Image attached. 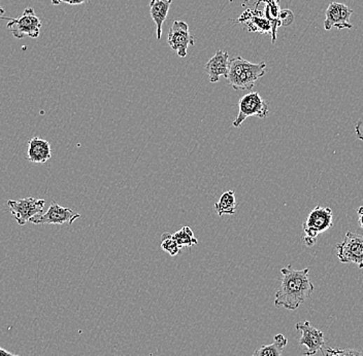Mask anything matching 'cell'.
Returning <instances> with one entry per match:
<instances>
[{"label":"cell","mask_w":363,"mask_h":356,"mask_svg":"<svg viewBox=\"0 0 363 356\" xmlns=\"http://www.w3.org/2000/svg\"><path fill=\"white\" fill-rule=\"evenodd\" d=\"M336 257L343 264H354L363 269V235L347 232L345 239L336 245Z\"/></svg>","instance_id":"8992f818"},{"label":"cell","mask_w":363,"mask_h":356,"mask_svg":"<svg viewBox=\"0 0 363 356\" xmlns=\"http://www.w3.org/2000/svg\"><path fill=\"white\" fill-rule=\"evenodd\" d=\"M249 0H246L248 2ZM260 2H264L266 4V8H264V16L272 23L273 32H272V41L273 43H275V38H277V29L281 26L279 22L280 12L281 8L279 6V1L278 0H258L256 6H259Z\"/></svg>","instance_id":"2e32d148"},{"label":"cell","mask_w":363,"mask_h":356,"mask_svg":"<svg viewBox=\"0 0 363 356\" xmlns=\"http://www.w3.org/2000/svg\"><path fill=\"white\" fill-rule=\"evenodd\" d=\"M78 218L80 213H74L71 208L60 206L55 201H52L49 209L45 213L39 214L30 220L34 225H73Z\"/></svg>","instance_id":"9c48e42d"},{"label":"cell","mask_w":363,"mask_h":356,"mask_svg":"<svg viewBox=\"0 0 363 356\" xmlns=\"http://www.w3.org/2000/svg\"><path fill=\"white\" fill-rule=\"evenodd\" d=\"M45 205V200L32 198V197L21 199V200L8 201L11 213L14 215L19 226H24L26 222H30L32 218L43 213Z\"/></svg>","instance_id":"52a82bcc"},{"label":"cell","mask_w":363,"mask_h":356,"mask_svg":"<svg viewBox=\"0 0 363 356\" xmlns=\"http://www.w3.org/2000/svg\"><path fill=\"white\" fill-rule=\"evenodd\" d=\"M270 115L268 102L260 96L258 92H251L238 102V115L233 121V127L238 128L248 118L257 117L266 119Z\"/></svg>","instance_id":"277c9868"},{"label":"cell","mask_w":363,"mask_h":356,"mask_svg":"<svg viewBox=\"0 0 363 356\" xmlns=\"http://www.w3.org/2000/svg\"><path fill=\"white\" fill-rule=\"evenodd\" d=\"M266 63H252L242 57H235L229 62L226 80L235 90L250 91L256 82L266 74Z\"/></svg>","instance_id":"7a4b0ae2"},{"label":"cell","mask_w":363,"mask_h":356,"mask_svg":"<svg viewBox=\"0 0 363 356\" xmlns=\"http://www.w3.org/2000/svg\"><path fill=\"white\" fill-rule=\"evenodd\" d=\"M278 1H280V0H278Z\"/></svg>","instance_id":"f1b7e54d"},{"label":"cell","mask_w":363,"mask_h":356,"mask_svg":"<svg viewBox=\"0 0 363 356\" xmlns=\"http://www.w3.org/2000/svg\"><path fill=\"white\" fill-rule=\"evenodd\" d=\"M334 227V213L330 207H322L317 205L309 215L307 220L303 222V230L305 233L306 246L312 248L316 244L317 237L321 233H324Z\"/></svg>","instance_id":"3957f363"},{"label":"cell","mask_w":363,"mask_h":356,"mask_svg":"<svg viewBox=\"0 0 363 356\" xmlns=\"http://www.w3.org/2000/svg\"><path fill=\"white\" fill-rule=\"evenodd\" d=\"M310 270H295L292 266L281 269L282 281L275 292V306L287 310H296L312 296L315 290L309 277Z\"/></svg>","instance_id":"6da1fadb"},{"label":"cell","mask_w":363,"mask_h":356,"mask_svg":"<svg viewBox=\"0 0 363 356\" xmlns=\"http://www.w3.org/2000/svg\"><path fill=\"white\" fill-rule=\"evenodd\" d=\"M161 248L170 257L180 255L182 248L174 238V234L164 233L161 237Z\"/></svg>","instance_id":"ffe728a7"},{"label":"cell","mask_w":363,"mask_h":356,"mask_svg":"<svg viewBox=\"0 0 363 356\" xmlns=\"http://www.w3.org/2000/svg\"><path fill=\"white\" fill-rule=\"evenodd\" d=\"M52 148L49 141L34 137L28 143L27 160L32 163L43 164L51 159Z\"/></svg>","instance_id":"5bb4252c"},{"label":"cell","mask_w":363,"mask_h":356,"mask_svg":"<svg viewBox=\"0 0 363 356\" xmlns=\"http://www.w3.org/2000/svg\"><path fill=\"white\" fill-rule=\"evenodd\" d=\"M0 356H21L17 355H13L10 351L6 350V349L0 348Z\"/></svg>","instance_id":"4316f807"},{"label":"cell","mask_w":363,"mask_h":356,"mask_svg":"<svg viewBox=\"0 0 363 356\" xmlns=\"http://www.w3.org/2000/svg\"><path fill=\"white\" fill-rule=\"evenodd\" d=\"M294 21V15H293L292 10H281L280 12L279 22L281 26H289Z\"/></svg>","instance_id":"44dd1931"},{"label":"cell","mask_w":363,"mask_h":356,"mask_svg":"<svg viewBox=\"0 0 363 356\" xmlns=\"http://www.w3.org/2000/svg\"><path fill=\"white\" fill-rule=\"evenodd\" d=\"M236 208H238V203H236L235 194L233 191L223 193L215 204V209L219 216L224 215V214L233 215L236 213Z\"/></svg>","instance_id":"ac0fdd59"},{"label":"cell","mask_w":363,"mask_h":356,"mask_svg":"<svg viewBox=\"0 0 363 356\" xmlns=\"http://www.w3.org/2000/svg\"><path fill=\"white\" fill-rule=\"evenodd\" d=\"M355 134L359 141H363V118L355 124Z\"/></svg>","instance_id":"cb8c5ba5"},{"label":"cell","mask_w":363,"mask_h":356,"mask_svg":"<svg viewBox=\"0 0 363 356\" xmlns=\"http://www.w3.org/2000/svg\"><path fill=\"white\" fill-rule=\"evenodd\" d=\"M4 10L1 8V6H0V19H4Z\"/></svg>","instance_id":"83f0119b"},{"label":"cell","mask_w":363,"mask_h":356,"mask_svg":"<svg viewBox=\"0 0 363 356\" xmlns=\"http://www.w3.org/2000/svg\"><path fill=\"white\" fill-rule=\"evenodd\" d=\"M288 340L282 334H278L273 338V343L268 345H262L256 349L252 356H282L284 348L287 345Z\"/></svg>","instance_id":"e0dca14e"},{"label":"cell","mask_w":363,"mask_h":356,"mask_svg":"<svg viewBox=\"0 0 363 356\" xmlns=\"http://www.w3.org/2000/svg\"><path fill=\"white\" fill-rule=\"evenodd\" d=\"M353 14V10L340 2H331L325 12L324 29L329 31L332 28L338 30L352 29L353 25L350 23V18Z\"/></svg>","instance_id":"30bf717a"},{"label":"cell","mask_w":363,"mask_h":356,"mask_svg":"<svg viewBox=\"0 0 363 356\" xmlns=\"http://www.w3.org/2000/svg\"><path fill=\"white\" fill-rule=\"evenodd\" d=\"M229 62L231 60H229L228 53L222 50H218L205 66L210 82L217 83L220 80L221 76L226 78L228 74Z\"/></svg>","instance_id":"4fadbf2b"},{"label":"cell","mask_w":363,"mask_h":356,"mask_svg":"<svg viewBox=\"0 0 363 356\" xmlns=\"http://www.w3.org/2000/svg\"><path fill=\"white\" fill-rule=\"evenodd\" d=\"M336 353L340 356H363L362 351L355 349H336Z\"/></svg>","instance_id":"603a6c76"},{"label":"cell","mask_w":363,"mask_h":356,"mask_svg":"<svg viewBox=\"0 0 363 356\" xmlns=\"http://www.w3.org/2000/svg\"><path fill=\"white\" fill-rule=\"evenodd\" d=\"M174 238L181 248H184V246L192 248V246L198 245V243L193 231L189 227H183L180 231L176 232L174 234Z\"/></svg>","instance_id":"d6986e66"},{"label":"cell","mask_w":363,"mask_h":356,"mask_svg":"<svg viewBox=\"0 0 363 356\" xmlns=\"http://www.w3.org/2000/svg\"><path fill=\"white\" fill-rule=\"evenodd\" d=\"M324 356H340L336 353V349L334 348H329V347H327V348H325L324 350Z\"/></svg>","instance_id":"484cf974"},{"label":"cell","mask_w":363,"mask_h":356,"mask_svg":"<svg viewBox=\"0 0 363 356\" xmlns=\"http://www.w3.org/2000/svg\"><path fill=\"white\" fill-rule=\"evenodd\" d=\"M235 22L245 24L250 32H258L261 34H272L273 32L272 23L266 18L264 12L257 10V6L255 10H247Z\"/></svg>","instance_id":"7c38bea8"},{"label":"cell","mask_w":363,"mask_h":356,"mask_svg":"<svg viewBox=\"0 0 363 356\" xmlns=\"http://www.w3.org/2000/svg\"><path fill=\"white\" fill-rule=\"evenodd\" d=\"M358 222H359L360 227L363 230V206H360L357 209Z\"/></svg>","instance_id":"d4e9b609"},{"label":"cell","mask_w":363,"mask_h":356,"mask_svg":"<svg viewBox=\"0 0 363 356\" xmlns=\"http://www.w3.org/2000/svg\"><path fill=\"white\" fill-rule=\"evenodd\" d=\"M295 327L297 331L301 332L299 344L307 347V351L303 353V355H314L318 351L322 350L324 347V334L322 331L313 327L310 321L296 323Z\"/></svg>","instance_id":"8fae6325"},{"label":"cell","mask_w":363,"mask_h":356,"mask_svg":"<svg viewBox=\"0 0 363 356\" xmlns=\"http://www.w3.org/2000/svg\"><path fill=\"white\" fill-rule=\"evenodd\" d=\"M89 0H52L53 6H59L60 3H67L69 6H80V4L88 3Z\"/></svg>","instance_id":"7402d4cb"},{"label":"cell","mask_w":363,"mask_h":356,"mask_svg":"<svg viewBox=\"0 0 363 356\" xmlns=\"http://www.w3.org/2000/svg\"><path fill=\"white\" fill-rule=\"evenodd\" d=\"M167 43L179 57L187 56L188 48L196 45V37L190 32L189 26L184 21H174L167 36Z\"/></svg>","instance_id":"ba28073f"},{"label":"cell","mask_w":363,"mask_h":356,"mask_svg":"<svg viewBox=\"0 0 363 356\" xmlns=\"http://www.w3.org/2000/svg\"><path fill=\"white\" fill-rule=\"evenodd\" d=\"M4 19L8 21L6 27L10 30L11 34L19 39L25 38V37L37 38L43 27L41 19L36 16V12L32 8H26L19 18Z\"/></svg>","instance_id":"5b68a950"},{"label":"cell","mask_w":363,"mask_h":356,"mask_svg":"<svg viewBox=\"0 0 363 356\" xmlns=\"http://www.w3.org/2000/svg\"><path fill=\"white\" fill-rule=\"evenodd\" d=\"M172 3V0H151L150 14L153 21L156 24V37L158 41L163 36V23L167 18Z\"/></svg>","instance_id":"9a60e30c"}]
</instances>
